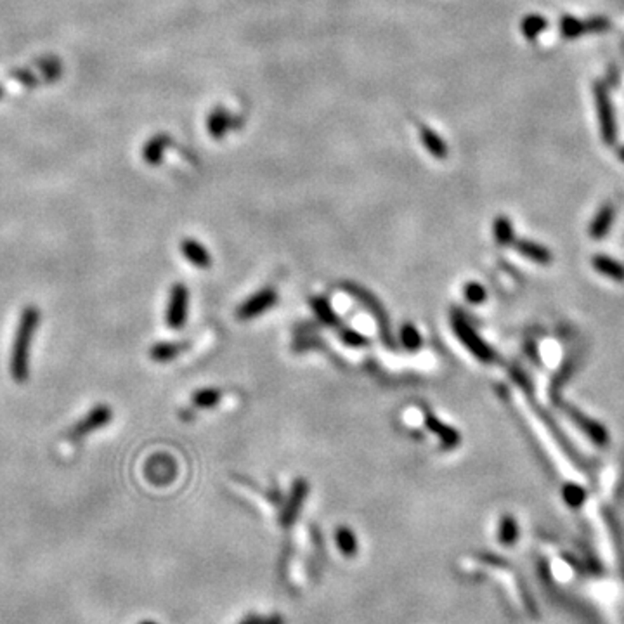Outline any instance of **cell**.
<instances>
[{"instance_id":"1","label":"cell","mask_w":624,"mask_h":624,"mask_svg":"<svg viewBox=\"0 0 624 624\" xmlns=\"http://www.w3.org/2000/svg\"><path fill=\"white\" fill-rule=\"evenodd\" d=\"M38 323H40V312L33 305H28L19 319L13 354H11V375L18 383L26 382L30 376V351Z\"/></svg>"},{"instance_id":"2","label":"cell","mask_w":624,"mask_h":624,"mask_svg":"<svg viewBox=\"0 0 624 624\" xmlns=\"http://www.w3.org/2000/svg\"><path fill=\"white\" fill-rule=\"evenodd\" d=\"M451 327H453V332L454 335H456V339L460 340V342L466 347V351L472 352L481 363H491V361L494 359L493 349H491L489 345L478 336L476 328L465 319L463 314L453 312V316H451Z\"/></svg>"},{"instance_id":"3","label":"cell","mask_w":624,"mask_h":624,"mask_svg":"<svg viewBox=\"0 0 624 624\" xmlns=\"http://www.w3.org/2000/svg\"><path fill=\"white\" fill-rule=\"evenodd\" d=\"M595 103H596V111H598V120H600V132H602L603 143L612 144L615 143V137H618V127H615V119H614V109H612V103L609 97V90H607L606 84H595Z\"/></svg>"},{"instance_id":"4","label":"cell","mask_w":624,"mask_h":624,"mask_svg":"<svg viewBox=\"0 0 624 624\" xmlns=\"http://www.w3.org/2000/svg\"><path fill=\"white\" fill-rule=\"evenodd\" d=\"M187 309H190V290L182 283L172 286L170 298H168L165 321L172 329L184 328L187 319Z\"/></svg>"},{"instance_id":"5","label":"cell","mask_w":624,"mask_h":624,"mask_svg":"<svg viewBox=\"0 0 624 624\" xmlns=\"http://www.w3.org/2000/svg\"><path fill=\"white\" fill-rule=\"evenodd\" d=\"M111 420H113L111 407L106 406V404H99V406L92 407V410H90L80 422L75 423L73 429L70 430V437H72L73 441L87 437V435L92 434V432L103 429L104 425H108Z\"/></svg>"},{"instance_id":"6","label":"cell","mask_w":624,"mask_h":624,"mask_svg":"<svg viewBox=\"0 0 624 624\" xmlns=\"http://www.w3.org/2000/svg\"><path fill=\"white\" fill-rule=\"evenodd\" d=\"M278 302V293L274 288H262L257 293H253L252 297L246 298L241 305L238 307L236 316L241 321H250L255 319L261 314L268 312L269 309L274 307V304Z\"/></svg>"},{"instance_id":"7","label":"cell","mask_w":624,"mask_h":624,"mask_svg":"<svg viewBox=\"0 0 624 624\" xmlns=\"http://www.w3.org/2000/svg\"><path fill=\"white\" fill-rule=\"evenodd\" d=\"M144 474L153 484H170L177 476V463L172 460V456H168V454H155L148 460L146 466H144Z\"/></svg>"},{"instance_id":"8","label":"cell","mask_w":624,"mask_h":624,"mask_svg":"<svg viewBox=\"0 0 624 624\" xmlns=\"http://www.w3.org/2000/svg\"><path fill=\"white\" fill-rule=\"evenodd\" d=\"M609 28V21L606 18H593L588 19V21H581L578 18H572V16H564L562 23H560V31L565 38H576L583 33H590V31H606Z\"/></svg>"},{"instance_id":"9","label":"cell","mask_w":624,"mask_h":624,"mask_svg":"<svg viewBox=\"0 0 624 624\" xmlns=\"http://www.w3.org/2000/svg\"><path fill=\"white\" fill-rule=\"evenodd\" d=\"M307 493H309L307 481H304V478H297L295 484H293L292 488V493H290L288 501H286L285 508H283L281 513V524L285 525V527H288V525H292L293 522L297 520L302 505H304L305 498H307Z\"/></svg>"},{"instance_id":"10","label":"cell","mask_w":624,"mask_h":624,"mask_svg":"<svg viewBox=\"0 0 624 624\" xmlns=\"http://www.w3.org/2000/svg\"><path fill=\"white\" fill-rule=\"evenodd\" d=\"M425 425H427V429H429L430 432H434V434L437 435L439 439H441V444H442V447H444V449H454V447L460 446V442H461L460 432H458L456 429H453V427L446 425V423L441 422V420H439L435 415H432V413L425 415Z\"/></svg>"},{"instance_id":"11","label":"cell","mask_w":624,"mask_h":624,"mask_svg":"<svg viewBox=\"0 0 624 624\" xmlns=\"http://www.w3.org/2000/svg\"><path fill=\"white\" fill-rule=\"evenodd\" d=\"M180 252H182L184 257H186L187 261H190L191 264L195 266V268L208 269L212 266L210 252H208L202 243L196 241V239H191V238L184 239V241L180 243Z\"/></svg>"},{"instance_id":"12","label":"cell","mask_w":624,"mask_h":624,"mask_svg":"<svg viewBox=\"0 0 624 624\" xmlns=\"http://www.w3.org/2000/svg\"><path fill=\"white\" fill-rule=\"evenodd\" d=\"M420 141H422L423 148H425L434 158L437 160L447 158V144L444 143V139L434 131V128L427 127V125H422V127H420Z\"/></svg>"},{"instance_id":"13","label":"cell","mask_w":624,"mask_h":624,"mask_svg":"<svg viewBox=\"0 0 624 624\" xmlns=\"http://www.w3.org/2000/svg\"><path fill=\"white\" fill-rule=\"evenodd\" d=\"M187 342H160L149 349V357L156 363H170L187 349Z\"/></svg>"},{"instance_id":"14","label":"cell","mask_w":624,"mask_h":624,"mask_svg":"<svg viewBox=\"0 0 624 624\" xmlns=\"http://www.w3.org/2000/svg\"><path fill=\"white\" fill-rule=\"evenodd\" d=\"M233 127V116L229 111L224 108H217L212 111V115L207 120V128L214 139H221L227 134V131Z\"/></svg>"},{"instance_id":"15","label":"cell","mask_w":624,"mask_h":624,"mask_svg":"<svg viewBox=\"0 0 624 624\" xmlns=\"http://www.w3.org/2000/svg\"><path fill=\"white\" fill-rule=\"evenodd\" d=\"M614 217H615V208H614V205H611V203L603 205L602 210H600L598 214L595 215L593 222H591V226H590L591 238H593V239H602L603 236H606V234L609 233L612 222H614Z\"/></svg>"},{"instance_id":"16","label":"cell","mask_w":624,"mask_h":624,"mask_svg":"<svg viewBox=\"0 0 624 624\" xmlns=\"http://www.w3.org/2000/svg\"><path fill=\"white\" fill-rule=\"evenodd\" d=\"M168 144H170V137L168 136L160 134V136L151 137V139H149L146 143V146H144V149H143V156H144V160H146V163L158 165L160 162H162L163 151L168 148Z\"/></svg>"},{"instance_id":"17","label":"cell","mask_w":624,"mask_h":624,"mask_svg":"<svg viewBox=\"0 0 624 624\" xmlns=\"http://www.w3.org/2000/svg\"><path fill=\"white\" fill-rule=\"evenodd\" d=\"M517 252L527 257L529 261L536 262V264L547 266L552 261V253L544 246L537 245L535 241H519L517 243Z\"/></svg>"},{"instance_id":"18","label":"cell","mask_w":624,"mask_h":624,"mask_svg":"<svg viewBox=\"0 0 624 624\" xmlns=\"http://www.w3.org/2000/svg\"><path fill=\"white\" fill-rule=\"evenodd\" d=\"M593 268L598 273L609 276L611 280L624 281V266L619 264L614 258L606 257V255H596V257H593Z\"/></svg>"},{"instance_id":"19","label":"cell","mask_w":624,"mask_h":624,"mask_svg":"<svg viewBox=\"0 0 624 624\" xmlns=\"http://www.w3.org/2000/svg\"><path fill=\"white\" fill-rule=\"evenodd\" d=\"M335 541H336V547H339V550L342 552L344 557H349V559L356 557L357 537L352 529H349L347 525H340V527L335 531Z\"/></svg>"},{"instance_id":"20","label":"cell","mask_w":624,"mask_h":624,"mask_svg":"<svg viewBox=\"0 0 624 624\" xmlns=\"http://www.w3.org/2000/svg\"><path fill=\"white\" fill-rule=\"evenodd\" d=\"M312 311L317 316V319L321 321L323 324L327 327H339L340 324V317L336 316V312L333 311V307L329 305V302L327 298L323 297H316L312 298Z\"/></svg>"},{"instance_id":"21","label":"cell","mask_w":624,"mask_h":624,"mask_svg":"<svg viewBox=\"0 0 624 624\" xmlns=\"http://www.w3.org/2000/svg\"><path fill=\"white\" fill-rule=\"evenodd\" d=\"M498 540L503 547H513L519 540V524L512 515H505L498 527Z\"/></svg>"},{"instance_id":"22","label":"cell","mask_w":624,"mask_h":624,"mask_svg":"<svg viewBox=\"0 0 624 624\" xmlns=\"http://www.w3.org/2000/svg\"><path fill=\"white\" fill-rule=\"evenodd\" d=\"M493 234L496 243H500V245H510L513 241V238H515L512 221L508 217H505V215H500V217L494 219Z\"/></svg>"},{"instance_id":"23","label":"cell","mask_w":624,"mask_h":624,"mask_svg":"<svg viewBox=\"0 0 624 624\" xmlns=\"http://www.w3.org/2000/svg\"><path fill=\"white\" fill-rule=\"evenodd\" d=\"M547 26H548L547 19H544L543 16H540V14L525 16V18L522 19V23H520L522 35H524L525 38H529V40H535L537 35L543 33Z\"/></svg>"},{"instance_id":"24","label":"cell","mask_w":624,"mask_h":624,"mask_svg":"<svg viewBox=\"0 0 624 624\" xmlns=\"http://www.w3.org/2000/svg\"><path fill=\"white\" fill-rule=\"evenodd\" d=\"M221 398L222 394L221 390H217V388H202V390L195 392L191 401H193L196 407H203V410H207V407L217 406Z\"/></svg>"},{"instance_id":"25","label":"cell","mask_w":624,"mask_h":624,"mask_svg":"<svg viewBox=\"0 0 624 624\" xmlns=\"http://www.w3.org/2000/svg\"><path fill=\"white\" fill-rule=\"evenodd\" d=\"M399 339H401V344L404 345V349H407V351H418L420 347H422V344H423V339H422V335H420V332L418 329H416V327H413V324H404V327L401 328V333H399Z\"/></svg>"},{"instance_id":"26","label":"cell","mask_w":624,"mask_h":624,"mask_svg":"<svg viewBox=\"0 0 624 624\" xmlns=\"http://www.w3.org/2000/svg\"><path fill=\"white\" fill-rule=\"evenodd\" d=\"M463 293H465L466 302H470V304H476V305L477 304H482V302H484L486 298H488V293H486L484 286L478 285V283H476V281L466 283L465 290H463Z\"/></svg>"},{"instance_id":"27","label":"cell","mask_w":624,"mask_h":624,"mask_svg":"<svg viewBox=\"0 0 624 624\" xmlns=\"http://www.w3.org/2000/svg\"><path fill=\"white\" fill-rule=\"evenodd\" d=\"M564 498H565V501H567V505L579 506V505L584 503V498H586V494H584V489H581L579 486L567 484L564 489Z\"/></svg>"},{"instance_id":"28","label":"cell","mask_w":624,"mask_h":624,"mask_svg":"<svg viewBox=\"0 0 624 624\" xmlns=\"http://www.w3.org/2000/svg\"><path fill=\"white\" fill-rule=\"evenodd\" d=\"M340 339H342L347 345H351V347H364V345H368L366 336L354 332V329H342Z\"/></svg>"},{"instance_id":"29","label":"cell","mask_w":624,"mask_h":624,"mask_svg":"<svg viewBox=\"0 0 624 624\" xmlns=\"http://www.w3.org/2000/svg\"><path fill=\"white\" fill-rule=\"evenodd\" d=\"M238 624H264V615L258 614H248L241 619Z\"/></svg>"},{"instance_id":"30","label":"cell","mask_w":624,"mask_h":624,"mask_svg":"<svg viewBox=\"0 0 624 624\" xmlns=\"http://www.w3.org/2000/svg\"><path fill=\"white\" fill-rule=\"evenodd\" d=\"M264 624H286L281 614H270L264 618Z\"/></svg>"},{"instance_id":"31","label":"cell","mask_w":624,"mask_h":624,"mask_svg":"<svg viewBox=\"0 0 624 624\" xmlns=\"http://www.w3.org/2000/svg\"><path fill=\"white\" fill-rule=\"evenodd\" d=\"M619 158H621V160H623V162H624V148H621V149H619Z\"/></svg>"},{"instance_id":"32","label":"cell","mask_w":624,"mask_h":624,"mask_svg":"<svg viewBox=\"0 0 624 624\" xmlns=\"http://www.w3.org/2000/svg\"><path fill=\"white\" fill-rule=\"evenodd\" d=\"M139 624H158V623H155V621H143V623H139Z\"/></svg>"},{"instance_id":"33","label":"cell","mask_w":624,"mask_h":624,"mask_svg":"<svg viewBox=\"0 0 624 624\" xmlns=\"http://www.w3.org/2000/svg\"><path fill=\"white\" fill-rule=\"evenodd\" d=\"M0 94H2V89H0Z\"/></svg>"}]
</instances>
